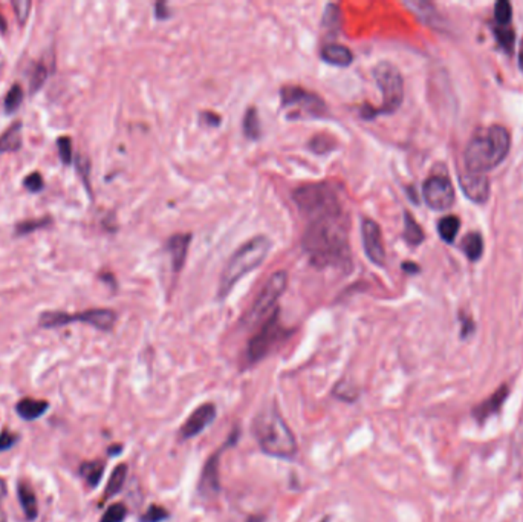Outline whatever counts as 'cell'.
<instances>
[{"label": "cell", "mask_w": 523, "mask_h": 522, "mask_svg": "<svg viewBox=\"0 0 523 522\" xmlns=\"http://www.w3.org/2000/svg\"><path fill=\"white\" fill-rule=\"evenodd\" d=\"M292 199L306 217L302 244L311 262L320 268L350 270L349 215L335 187L326 183L302 185Z\"/></svg>", "instance_id": "6da1fadb"}, {"label": "cell", "mask_w": 523, "mask_h": 522, "mask_svg": "<svg viewBox=\"0 0 523 522\" xmlns=\"http://www.w3.org/2000/svg\"><path fill=\"white\" fill-rule=\"evenodd\" d=\"M251 433L265 455L288 461L297 456V440L276 403L257 412L251 423Z\"/></svg>", "instance_id": "7a4b0ae2"}, {"label": "cell", "mask_w": 523, "mask_h": 522, "mask_svg": "<svg viewBox=\"0 0 523 522\" xmlns=\"http://www.w3.org/2000/svg\"><path fill=\"white\" fill-rule=\"evenodd\" d=\"M511 137L504 126H490L478 130L467 144L464 161L468 172L485 174L497 167L510 152Z\"/></svg>", "instance_id": "3957f363"}, {"label": "cell", "mask_w": 523, "mask_h": 522, "mask_svg": "<svg viewBox=\"0 0 523 522\" xmlns=\"http://www.w3.org/2000/svg\"><path fill=\"white\" fill-rule=\"evenodd\" d=\"M271 248V240L267 236H256L242 245L239 250L231 256L228 263L225 265L219 282V298H226L239 280L254 271L265 261Z\"/></svg>", "instance_id": "277c9868"}, {"label": "cell", "mask_w": 523, "mask_h": 522, "mask_svg": "<svg viewBox=\"0 0 523 522\" xmlns=\"http://www.w3.org/2000/svg\"><path fill=\"white\" fill-rule=\"evenodd\" d=\"M373 77L382 93V105L378 109L363 107L361 115L366 120L375 118L377 115H389L396 112L404 100V80L398 68L389 61H380L373 68Z\"/></svg>", "instance_id": "5b68a950"}, {"label": "cell", "mask_w": 523, "mask_h": 522, "mask_svg": "<svg viewBox=\"0 0 523 522\" xmlns=\"http://www.w3.org/2000/svg\"><path fill=\"white\" fill-rule=\"evenodd\" d=\"M292 334V331L286 330L280 323L279 309H276L267 321H265L259 331L248 340V345L245 349V362L247 364H256L262 362L265 357H268L277 345L282 344L288 336Z\"/></svg>", "instance_id": "8992f818"}, {"label": "cell", "mask_w": 523, "mask_h": 522, "mask_svg": "<svg viewBox=\"0 0 523 522\" xmlns=\"http://www.w3.org/2000/svg\"><path fill=\"white\" fill-rule=\"evenodd\" d=\"M286 285H288L286 271L274 272V275L268 279V282L265 284L259 295L256 298L253 307L249 308L248 314L244 318L245 325L251 328V326L259 325V323L262 325L265 321H267V318L277 309L276 305L279 299L282 298V294L285 293Z\"/></svg>", "instance_id": "52a82bcc"}, {"label": "cell", "mask_w": 523, "mask_h": 522, "mask_svg": "<svg viewBox=\"0 0 523 522\" xmlns=\"http://www.w3.org/2000/svg\"><path fill=\"white\" fill-rule=\"evenodd\" d=\"M240 429L236 426L222 446L208 456L198 481V493L202 500H214L221 493V458L224 452L239 441Z\"/></svg>", "instance_id": "ba28073f"}, {"label": "cell", "mask_w": 523, "mask_h": 522, "mask_svg": "<svg viewBox=\"0 0 523 522\" xmlns=\"http://www.w3.org/2000/svg\"><path fill=\"white\" fill-rule=\"evenodd\" d=\"M115 321L116 316L112 309L98 308L83 311V313L77 314H66L58 313V311H52V313L42 314L40 322L38 323H40L42 328H57V326H65L68 323L83 322L101 331H111L114 328Z\"/></svg>", "instance_id": "9c48e42d"}, {"label": "cell", "mask_w": 523, "mask_h": 522, "mask_svg": "<svg viewBox=\"0 0 523 522\" xmlns=\"http://www.w3.org/2000/svg\"><path fill=\"white\" fill-rule=\"evenodd\" d=\"M282 105L285 107L299 106L302 112L311 116H323L326 114L325 101L315 95L314 92H309L300 86H283L280 91Z\"/></svg>", "instance_id": "30bf717a"}, {"label": "cell", "mask_w": 523, "mask_h": 522, "mask_svg": "<svg viewBox=\"0 0 523 522\" xmlns=\"http://www.w3.org/2000/svg\"><path fill=\"white\" fill-rule=\"evenodd\" d=\"M423 194L427 206L436 212H444L455 202V189L447 176L433 175L427 179L423 187Z\"/></svg>", "instance_id": "8fae6325"}, {"label": "cell", "mask_w": 523, "mask_h": 522, "mask_svg": "<svg viewBox=\"0 0 523 522\" xmlns=\"http://www.w3.org/2000/svg\"><path fill=\"white\" fill-rule=\"evenodd\" d=\"M216 417L217 409L214 403L199 404V406L185 418L181 429H179V436H181V440L196 438V436L204 432L208 426L213 424Z\"/></svg>", "instance_id": "7c38bea8"}, {"label": "cell", "mask_w": 523, "mask_h": 522, "mask_svg": "<svg viewBox=\"0 0 523 522\" xmlns=\"http://www.w3.org/2000/svg\"><path fill=\"white\" fill-rule=\"evenodd\" d=\"M361 236H363V247L364 252L372 263L382 267L386 262V250L382 244V235L380 225L372 221L366 220L361 222Z\"/></svg>", "instance_id": "4fadbf2b"}, {"label": "cell", "mask_w": 523, "mask_h": 522, "mask_svg": "<svg viewBox=\"0 0 523 522\" xmlns=\"http://www.w3.org/2000/svg\"><path fill=\"white\" fill-rule=\"evenodd\" d=\"M459 183H460V187H462V192L465 193V197L470 201L478 202V204H483V202L488 201L490 181L483 174L467 172L459 176Z\"/></svg>", "instance_id": "5bb4252c"}, {"label": "cell", "mask_w": 523, "mask_h": 522, "mask_svg": "<svg viewBox=\"0 0 523 522\" xmlns=\"http://www.w3.org/2000/svg\"><path fill=\"white\" fill-rule=\"evenodd\" d=\"M508 394H510L508 386H505V385L501 386L496 392L491 394L487 400H483L482 403L478 404V406H474L473 417L478 420L479 423H483L490 417L496 415L497 412L501 410V408L504 406V403L506 401V399H508Z\"/></svg>", "instance_id": "9a60e30c"}, {"label": "cell", "mask_w": 523, "mask_h": 522, "mask_svg": "<svg viewBox=\"0 0 523 522\" xmlns=\"http://www.w3.org/2000/svg\"><path fill=\"white\" fill-rule=\"evenodd\" d=\"M190 240H192L190 233H179V235H175L169 239L167 250L170 253L171 267H173L175 272L181 271L184 267Z\"/></svg>", "instance_id": "2e32d148"}, {"label": "cell", "mask_w": 523, "mask_h": 522, "mask_svg": "<svg viewBox=\"0 0 523 522\" xmlns=\"http://www.w3.org/2000/svg\"><path fill=\"white\" fill-rule=\"evenodd\" d=\"M322 59L329 65L346 68L354 61V54L349 48H346V46L338 45V43H331V45L323 46Z\"/></svg>", "instance_id": "e0dca14e"}, {"label": "cell", "mask_w": 523, "mask_h": 522, "mask_svg": "<svg viewBox=\"0 0 523 522\" xmlns=\"http://www.w3.org/2000/svg\"><path fill=\"white\" fill-rule=\"evenodd\" d=\"M48 409H49L48 401L29 399V397H26V399H22L17 403V406H15L17 415L25 420V422H34V420L45 415L46 410H48Z\"/></svg>", "instance_id": "ac0fdd59"}, {"label": "cell", "mask_w": 523, "mask_h": 522, "mask_svg": "<svg viewBox=\"0 0 523 522\" xmlns=\"http://www.w3.org/2000/svg\"><path fill=\"white\" fill-rule=\"evenodd\" d=\"M17 495H19V501L23 512L29 521H34L38 516V507H37V498L33 487H31L28 482H20L17 487Z\"/></svg>", "instance_id": "d6986e66"}, {"label": "cell", "mask_w": 523, "mask_h": 522, "mask_svg": "<svg viewBox=\"0 0 523 522\" xmlns=\"http://www.w3.org/2000/svg\"><path fill=\"white\" fill-rule=\"evenodd\" d=\"M22 144V123L15 121L10 129H6L3 134L0 135V153L19 151Z\"/></svg>", "instance_id": "ffe728a7"}, {"label": "cell", "mask_w": 523, "mask_h": 522, "mask_svg": "<svg viewBox=\"0 0 523 522\" xmlns=\"http://www.w3.org/2000/svg\"><path fill=\"white\" fill-rule=\"evenodd\" d=\"M127 472H129L127 464H118L112 470L111 478H109L106 490H104V498H103L104 501L111 500V498H114L115 495H118L121 492L124 487V482H126V478H127Z\"/></svg>", "instance_id": "44dd1931"}, {"label": "cell", "mask_w": 523, "mask_h": 522, "mask_svg": "<svg viewBox=\"0 0 523 522\" xmlns=\"http://www.w3.org/2000/svg\"><path fill=\"white\" fill-rule=\"evenodd\" d=\"M104 469V461H101V459H93V461H86L80 466V475L86 479L91 489H95L100 484L101 478H103Z\"/></svg>", "instance_id": "7402d4cb"}, {"label": "cell", "mask_w": 523, "mask_h": 522, "mask_svg": "<svg viewBox=\"0 0 523 522\" xmlns=\"http://www.w3.org/2000/svg\"><path fill=\"white\" fill-rule=\"evenodd\" d=\"M404 239H405V243L410 244L412 247L419 245L426 239L421 225L415 221V217H413L409 212L404 213Z\"/></svg>", "instance_id": "603a6c76"}, {"label": "cell", "mask_w": 523, "mask_h": 522, "mask_svg": "<svg viewBox=\"0 0 523 522\" xmlns=\"http://www.w3.org/2000/svg\"><path fill=\"white\" fill-rule=\"evenodd\" d=\"M332 395L340 401L355 403L358 399H360V389L348 380H340L334 385Z\"/></svg>", "instance_id": "cb8c5ba5"}, {"label": "cell", "mask_w": 523, "mask_h": 522, "mask_svg": "<svg viewBox=\"0 0 523 522\" xmlns=\"http://www.w3.org/2000/svg\"><path fill=\"white\" fill-rule=\"evenodd\" d=\"M462 250L465 252L467 258L476 262L481 259L483 253V239L478 231H470L462 240Z\"/></svg>", "instance_id": "d4e9b609"}, {"label": "cell", "mask_w": 523, "mask_h": 522, "mask_svg": "<svg viewBox=\"0 0 523 522\" xmlns=\"http://www.w3.org/2000/svg\"><path fill=\"white\" fill-rule=\"evenodd\" d=\"M460 227V221L458 216H446L442 217L438 224V231L439 236L442 238L444 243L453 244V240L456 239V235Z\"/></svg>", "instance_id": "484cf974"}, {"label": "cell", "mask_w": 523, "mask_h": 522, "mask_svg": "<svg viewBox=\"0 0 523 522\" xmlns=\"http://www.w3.org/2000/svg\"><path fill=\"white\" fill-rule=\"evenodd\" d=\"M244 134L249 139H257L260 137V120L256 107H248L244 118Z\"/></svg>", "instance_id": "4316f807"}, {"label": "cell", "mask_w": 523, "mask_h": 522, "mask_svg": "<svg viewBox=\"0 0 523 522\" xmlns=\"http://www.w3.org/2000/svg\"><path fill=\"white\" fill-rule=\"evenodd\" d=\"M48 79V69L43 63H37L29 75V92L36 93L43 86V83Z\"/></svg>", "instance_id": "83f0119b"}, {"label": "cell", "mask_w": 523, "mask_h": 522, "mask_svg": "<svg viewBox=\"0 0 523 522\" xmlns=\"http://www.w3.org/2000/svg\"><path fill=\"white\" fill-rule=\"evenodd\" d=\"M22 101H23V89H22L20 84L15 83L14 86L10 91H8L6 97H5L3 105H5L6 114H11V112L17 111L20 105H22Z\"/></svg>", "instance_id": "f1b7e54d"}, {"label": "cell", "mask_w": 523, "mask_h": 522, "mask_svg": "<svg viewBox=\"0 0 523 522\" xmlns=\"http://www.w3.org/2000/svg\"><path fill=\"white\" fill-rule=\"evenodd\" d=\"M494 34H496L497 42L501 43L502 48L510 54L513 51V46H514V29L510 25H505V26L496 25L494 26Z\"/></svg>", "instance_id": "f546056e"}, {"label": "cell", "mask_w": 523, "mask_h": 522, "mask_svg": "<svg viewBox=\"0 0 523 522\" xmlns=\"http://www.w3.org/2000/svg\"><path fill=\"white\" fill-rule=\"evenodd\" d=\"M494 17H496V25H510L511 17H513V8L510 2L506 0H499L494 6Z\"/></svg>", "instance_id": "4dcf8cb0"}, {"label": "cell", "mask_w": 523, "mask_h": 522, "mask_svg": "<svg viewBox=\"0 0 523 522\" xmlns=\"http://www.w3.org/2000/svg\"><path fill=\"white\" fill-rule=\"evenodd\" d=\"M169 518H170V513L167 512L166 507H161V505L153 504L146 510L144 515L139 516V522H164Z\"/></svg>", "instance_id": "1f68e13d"}, {"label": "cell", "mask_w": 523, "mask_h": 522, "mask_svg": "<svg viewBox=\"0 0 523 522\" xmlns=\"http://www.w3.org/2000/svg\"><path fill=\"white\" fill-rule=\"evenodd\" d=\"M126 516H127L126 505L121 502H116V504L109 505L103 518H101V522H123L124 519H126Z\"/></svg>", "instance_id": "d6a6232c"}, {"label": "cell", "mask_w": 523, "mask_h": 522, "mask_svg": "<svg viewBox=\"0 0 523 522\" xmlns=\"http://www.w3.org/2000/svg\"><path fill=\"white\" fill-rule=\"evenodd\" d=\"M309 146H311V149L314 151L315 153L322 155V153H327L329 151H332L334 147H335V141H334V139L329 135L320 134V135H315L314 138L311 139Z\"/></svg>", "instance_id": "836d02e7"}, {"label": "cell", "mask_w": 523, "mask_h": 522, "mask_svg": "<svg viewBox=\"0 0 523 522\" xmlns=\"http://www.w3.org/2000/svg\"><path fill=\"white\" fill-rule=\"evenodd\" d=\"M49 222H51L49 217H43V220H33V221L20 222V224H17V227H15V233H17V235H28V233L42 229V227H45V225H48Z\"/></svg>", "instance_id": "e575fe53"}, {"label": "cell", "mask_w": 523, "mask_h": 522, "mask_svg": "<svg viewBox=\"0 0 523 522\" xmlns=\"http://www.w3.org/2000/svg\"><path fill=\"white\" fill-rule=\"evenodd\" d=\"M57 147H58V155L61 161L65 164H71L72 162V141L69 137H61L57 139Z\"/></svg>", "instance_id": "d590c367"}, {"label": "cell", "mask_w": 523, "mask_h": 522, "mask_svg": "<svg viewBox=\"0 0 523 522\" xmlns=\"http://www.w3.org/2000/svg\"><path fill=\"white\" fill-rule=\"evenodd\" d=\"M13 8L15 11V15H17L19 23H20V25H23V23L26 22L28 15H29L31 2H29V0H14Z\"/></svg>", "instance_id": "8d00e7d4"}, {"label": "cell", "mask_w": 523, "mask_h": 522, "mask_svg": "<svg viewBox=\"0 0 523 522\" xmlns=\"http://www.w3.org/2000/svg\"><path fill=\"white\" fill-rule=\"evenodd\" d=\"M23 185H25L29 192L37 193V192H40L43 189L45 184H43L42 175L38 174V172H34V174H31V175H28L25 178V181H23Z\"/></svg>", "instance_id": "74e56055"}, {"label": "cell", "mask_w": 523, "mask_h": 522, "mask_svg": "<svg viewBox=\"0 0 523 522\" xmlns=\"http://www.w3.org/2000/svg\"><path fill=\"white\" fill-rule=\"evenodd\" d=\"M17 443H19L17 433H13L8 431H3L2 433H0V452H5L8 449L14 447Z\"/></svg>", "instance_id": "f35d334b"}, {"label": "cell", "mask_w": 523, "mask_h": 522, "mask_svg": "<svg viewBox=\"0 0 523 522\" xmlns=\"http://www.w3.org/2000/svg\"><path fill=\"white\" fill-rule=\"evenodd\" d=\"M6 484L5 481L0 478V522H8V516L5 512V500H6Z\"/></svg>", "instance_id": "ab89813d"}, {"label": "cell", "mask_w": 523, "mask_h": 522, "mask_svg": "<svg viewBox=\"0 0 523 522\" xmlns=\"http://www.w3.org/2000/svg\"><path fill=\"white\" fill-rule=\"evenodd\" d=\"M473 331H474L473 322L470 321V318H465V322H462V337H468Z\"/></svg>", "instance_id": "60d3db41"}, {"label": "cell", "mask_w": 523, "mask_h": 522, "mask_svg": "<svg viewBox=\"0 0 523 522\" xmlns=\"http://www.w3.org/2000/svg\"><path fill=\"white\" fill-rule=\"evenodd\" d=\"M121 452H123L121 446H112V447H109L107 454L109 455H118V454H121Z\"/></svg>", "instance_id": "b9f144b4"}, {"label": "cell", "mask_w": 523, "mask_h": 522, "mask_svg": "<svg viewBox=\"0 0 523 522\" xmlns=\"http://www.w3.org/2000/svg\"><path fill=\"white\" fill-rule=\"evenodd\" d=\"M519 66H520V71L523 72V40L520 43V51H519Z\"/></svg>", "instance_id": "7bdbcfd3"}, {"label": "cell", "mask_w": 523, "mask_h": 522, "mask_svg": "<svg viewBox=\"0 0 523 522\" xmlns=\"http://www.w3.org/2000/svg\"><path fill=\"white\" fill-rule=\"evenodd\" d=\"M0 31H2V33L6 31V19L3 17L2 13H0Z\"/></svg>", "instance_id": "ee69618b"}]
</instances>
